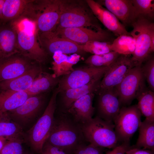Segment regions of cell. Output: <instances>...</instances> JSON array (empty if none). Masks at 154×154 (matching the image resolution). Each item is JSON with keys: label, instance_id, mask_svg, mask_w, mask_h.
<instances>
[{"label": "cell", "instance_id": "obj_1", "mask_svg": "<svg viewBox=\"0 0 154 154\" xmlns=\"http://www.w3.org/2000/svg\"><path fill=\"white\" fill-rule=\"evenodd\" d=\"M46 141L67 154H73L78 146L86 141L80 125L70 116L64 114L54 118Z\"/></svg>", "mask_w": 154, "mask_h": 154}, {"label": "cell", "instance_id": "obj_2", "mask_svg": "<svg viewBox=\"0 0 154 154\" xmlns=\"http://www.w3.org/2000/svg\"><path fill=\"white\" fill-rule=\"evenodd\" d=\"M60 16L56 29L90 27L102 29L86 0H60Z\"/></svg>", "mask_w": 154, "mask_h": 154}, {"label": "cell", "instance_id": "obj_3", "mask_svg": "<svg viewBox=\"0 0 154 154\" xmlns=\"http://www.w3.org/2000/svg\"><path fill=\"white\" fill-rule=\"evenodd\" d=\"M11 22L17 33L19 53L38 62H44L47 53L39 42L38 31L34 23L24 17Z\"/></svg>", "mask_w": 154, "mask_h": 154}, {"label": "cell", "instance_id": "obj_4", "mask_svg": "<svg viewBox=\"0 0 154 154\" xmlns=\"http://www.w3.org/2000/svg\"><path fill=\"white\" fill-rule=\"evenodd\" d=\"M23 15L34 23L38 33L54 31L60 18V0H32Z\"/></svg>", "mask_w": 154, "mask_h": 154}, {"label": "cell", "instance_id": "obj_5", "mask_svg": "<svg viewBox=\"0 0 154 154\" xmlns=\"http://www.w3.org/2000/svg\"><path fill=\"white\" fill-rule=\"evenodd\" d=\"M80 125L86 141L90 144L109 149L119 145L113 123L96 116Z\"/></svg>", "mask_w": 154, "mask_h": 154}, {"label": "cell", "instance_id": "obj_6", "mask_svg": "<svg viewBox=\"0 0 154 154\" xmlns=\"http://www.w3.org/2000/svg\"><path fill=\"white\" fill-rule=\"evenodd\" d=\"M131 26L133 29L130 33L135 40V47L131 60L135 66H141L153 52L151 42V36L154 34V23L152 21L138 17Z\"/></svg>", "mask_w": 154, "mask_h": 154}, {"label": "cell", "instance_id": "obj_7", "mask_svg": "<svg viewBox=\"0 0 154 154\" xmlns=\"http://www.w3.org/2000/svg\"><path fill=\"white\" fill-rule=\"evenodd\" d=\"M59 92L58 87L54 89L42 115L28 132V138L31 146L39 154L49 136L54 123L56 97Z\"/></svg>", "mask_w": 154, "mask_h": 154}, {"label": "cell", "instance_id": "obj_8", "mask_svg": "<svg viewBox=\"0 0 154 154\" xmlns=\"http://www.w3.org/2000/svg\"><path fill=\"white\" fill-rule=\"evenodd\" d=\"M141 66H135L129 70L115 88L121 105L130 104L146 88Z\"/></svg>", "mask_w": 154, "mask_h": 154}, {"label": "cell", "instance_id": "obj_9", "mask_svg": "<svg viewBox=\"0 0 154 154\" xmlns=\"http://www.w3.org/2000/svg\"><path fill=\"white\" fill-rule=\"evenodd\" d=\"M141 116L137 105L121 108L114 122L115 131L119 142L130 141L141 125Z\"/></svg>", "mask_w": 154, "mask_h": 154}, {"label": "cell", "instance_id": "obj_10", "mask_svg": "<svg viewBox=\"0 0 154 154\" xmlns=\"http://www.w3.org/2000/svg\"><path fill=\"white\" fill-rule=\"evenodd\" d=\"M110 66L98 67L88 65L74 69L59 79L58 87L59 93L82 86L98 77L103 76Z\"/></svg>", "mask_w": 154, "mask_h": 154}, {"label": "cell", "instance_id": "obj_11", "mask_svg": "<svg viewBox=\"0 0 154 154\" xmlns=\"http://www.w3.org/2000/svg\"><path fill=\"white\" fill-rule=\"evenodd\" d=\"M134 66L131 57L121 55L104 74L96 93L98 94L105 90L116 88Z\"/></svg>", "mask_w": 154, "mask_h": 154}, {"label": "cell", "instance_id": "obj_12", "mask_svg": "<svg viewBox=\"0 0 154 154\" xmlns=\"http://www.w3.org/2000/svg\"><path fill=\"white\" fill-rule=\"evenodd\" d=\"M38 37L41 46L47 53L53 55L55 52H59L67 54H78L84 52L82 44L60 37L55 31L38 33Z\"/></svg>", "mask_w": 154, "mask_h": 154}, {"label": "cell", "instance_id": "obj_13", "mask_svg": "<svg viewBox=\"0 0 154 154\" xmlns=\"http://www.w3.org/2000/svg\"><path fill=\"white\" fill-rule=\"evenodd\" d=\"M55 32L60 37L82 44L92 41L112 42L114 39L111 33L103 29L95 31L86 27H74L56 29Z\"/></svg>", "mask_w": 154, "mask_h": 154}, {"label": "cell", "instance_id": "obj_14", "mask_svg": "<svg viewBox=\"0 0 154 154\" xmlns=\"http://www.w3.org/2000/svg\"><path fill=\"white\" fill-rule=\"evenodd\" d=\"M32 61L19 53L0 60V82L23 74L34 64Z\"/></svg>", "mask_w": 154, "mask_h": 154}, {"label": "cell", "instance_id": "obj_15", "mask_svg": "<svg viewBox=\"0 0 154 154\" xmlns=\"http://www.w3.org/2000/svg\"><path fill=\"white\" fill-rule=\"evenodd\" d=\"M97 109L98 115L103 119L114 123L120 108L117 92L115 88L104 91L99 94Z\"/></svg>", "mask_w": 154, "mask_h": 154}, {"label": "cell", "instance_id": "obj_16", "mask_svg": "<svg viewBox=\"0 0 154 154\" xmlns=\"http://www.w3.org/2000/svg\"><path fill=\"white\" fill-rule=\"evenodd\" d=\"M94 15L114 35L118 37L122 35H130L124 26L111 12L97 1L86 0Z\"/></svg>", "mask_w": 154, "mask_h": 154}, {"label": "cell", "instance_id": "obj_17", "mask_svg": "<svg viewBox=\"0 0 154 154\" xmlns=\"http://www.w3.org/2000/svg\"><path fill=\"white\" fill-rule=\"evenodd\" d=\"M44 99L42 94L31 96L20 106L8 112L20 125L26 124L37 115L43 105Z\"/></svg>", "mask_w": 154, "mask_h": 154}, {"label": "cell", "instance_id": "obj_18", "mask_svg": "<svg viewBox=\"0 0 154 154\" xmlns=\"http://www.w3.org/2000/svg\"><path fill=\"white\" fill-rule=\"evenodd\" d=\"M97 1L105 6L125 27L131 26L137 18L131 0H102Z\"/></svg>", "mask_w": 154, "mask_h": 154}, {"label": "cell", "instance_id": "obj_19", "mask_svg": "<svg viewBox=\"0 0 154 154\" xmlns=\"http://www.w3.org/2000/svg\"><path fill=\"white\" fill-rule=\"evenodd\" d=\"M95 93L87 94L75 101L67 109L72 119L79 125L84 123L92 118L95 108L92 103Z\"/></svg>", "mask_w": 154, "mask_h": 154}, {"label": "cell", "instance_id": "obj_20", "mask_svg": "<svg viewBox=\"0 0 154 154\" xmlns=\"http://www.w3.org/2000/svg\"><path fill=\"white\" fill-rule=\"evenodd\" d=\"M42 71L40 66L34 64L29 69L20 76L0 82V88L3 90L26 91L31 87L35 78Z\"/></svg>", "mask_w": 154, "mask_h": 154}, {"label": "cell", "instance_id": "obj_21", "mask_svg": "<svg viewBox=\"0 0 154 154\" xmlns=\"http://www.w3.org/2000/svg\"><path fill=\"white\" fill-rule=\"evenodd\" d=\"M19 53L16 31L10 23L0 27V60Z\"/></svg>", "mask_w": 154, "mask_h": 154}, {"label": "cell", "instance_id": "obj_22", "mask_svg": "<svg viewBox=\"0 0 154 154\" xmlns=\"http://www.w3.org/2000/svg\"><path fill=\"white\" fill-rule=\"evenodd\" d=\"M103 76L98 77L82 86L69 89L61 92L62 101L64 107L67 110L80 98L91 93H96Z\"/></svg>", "mask_w": 154, "mask_h": 154}, {"label": "cell", "instance_id": "obj_23", "mask_svg": "<svg viewBox=\"0 0 154 154\" xmlns=\"http://www.w3.org/2000/svg\"><path fill=\"white\" fill-rule=\"evenodd\" d=\"M31 96L27 91L3 90L0 93V113L15 109Z\"/></svg>", "mask_w": 154, "mask_h": 154}, {"label": "cell", "instance_id": "obj_24", "mask_svg": "<svg viewBox=\"0 0 154 154\" xmlns=\"http://www.w3.org/2000/svg\"><path fill=\"white\" fill-rule=\"evenodd\" d=\"M80 58V55L77 54L68 56L60 52H55L53 54L52 68L53 74L58 77L69 73L74 70L73 66L79 60Z\"/></svg>", "mask_w": 154, "mask_h": 154}, {"label": "cell", "instance_id": "obj_25", "mask_svg": "<svg viewBox=\"0 0 154 154\" xmlns=\"http://www.w3.org/2000/svg\"><path fill=\"white\" fill-rule=\"evenodd\" d=\"M23 137L21 127L11 119L8 112L0 113V137L9 140L23 141Z\"/></svg>", "mask_w": 154, "mask_h": 154}, {"label": "cell", "instance_id": "obj_26", "mask_svg": "<svg viewBox=\"0 0 154 154\" xmlns=\"http://www.w3.org/2000/svg\"><path fill=\"white\" fill-rule=\"evenodd\" d=\"M59 80L53 74L42 71L26 91L32 96L41 94L51 90L58 84Z\"/></svg>", "mask_w": 154, "mask_h": 154}, {"label": "cell", "instance_id": "obj_27", "mask_svg": "<svg viewBox=\"0 0 154 154\" xmlns=\"http://www.w3.org/2000/svg\"><path fill=\"white\" fill-rule=\"evenodd\" d=\"M139 135L135 148L149 149L154 151V121L145 119L142 121L139 127Z\"/></svg>", "mask_w": 154, "mask_h": 154}, {"label": "cell", "instance_id": "obj_28", "mask_svg": "<svg viewBox=\"0 0 154 154\" xmlns=\"http://www.w3.org/2000/svg\"><path fill=\"white\" fill-rule=\"evenodd\" d=\"M32 0H5L3 10V21H11L21 17Z\"/></svg>", "mask_w": 154, "mask_h": 154}, {"label": "cell", "instance_id": "obj_29", "mask_svg": "<svg viewBox=\"0 0 154 154\" xmlns=\"http://www.w3.org/2000/svg\"><path fill=\"white\" fill-rule=\"evenodd\" d=\"M138 102L137 106L145 119L154 121V93L146 88L137 98Z\"/></svg>", "mask_w": 154, "mask_h": 154}, {"label": "cell", "instance_id": "obj_30", "mask_svg": "<svg viewBox=\"0 0 154 154\" xmlns=\"http://www.w3.org/2000/svg\"><path fill=\"white\" fill-rule=\"evenodd\" d=\"M135 47V40L130 35H122L118 36L114 39L111 44L112 51L124 55H132Z\"/></svg>", "mask_w": 154, "mask_h": 154}, {"label": "cell", "instance_id": "obj_31", "mask_svg": "<svg viewBox=\"0 0 154 154\" xmlns=\"http://www.w3.org/2000/svg\"><path fill=\"white\" fill-rule=\"evenodd\" d=\"M121 55L114 51L89 57L84 62L87 65L95 67L108 66L114 63Z\"/></svg>", "mask_w": 154, "mask_h": 154}, {"label": "cell", "instance_id": "obj_32", "mask_svg": "<svg viewBox=\"0 0 154 154\" xmlns=\"http://www.w3.org/2000/svg\"><path fill=\"white\" fill-rule=\"evenodd\" d=\"M137 18L142 17L152 21L154 17L153 0H131Z\"/></svg>", "mask_w": 154, "mask_h": 154}, {"label": "cell", "instance_id": "obj_33", "mask_svg": "<svg viewBox=\"0 0 154 154\" xmlns=\"http://www.w3.org/2000/svg\"><path fill=\"white\" fill-rule=\"evenodd\" d=\"M112 42L92 41L82 44L84 52L93 54L99 55L108 53L112 51Z\"/></svg>", "mask_w": 154, "mask_h": 154}, {"label": "cell", "instance_id": "obj_34", "mask_svg": "<svg viewBox=\"0 0 154 154\" xmlns=\"http://www.w3.org/2000/svg\"><path fill=\"white\" fill-rule=\"evenodd\" d=\"M143 75L151 90H154V59L149 58L145 64L141 66Z\"/></svg>", "mask_w": 154, "mask_h": 154}, {"label": "cell", "instance_id": "obj_35", "mask_svg": "<svg viewBox=\"0 0 154 154\" xmlns=\"http://www.w3.org/2000/svg\"><path fill=\"white\" fill-rule=\"evenodd\" d=\"M22 141L8 140L0 150V154H23Z\"/></svg>", "mask_w": 154, "mask_h": 154}, {"label": "cell", "instance_id": "obj_36", "mask_svg": "<svg viewBox=\"0 0 154 154\" xmlns=\"http://www.w3.org/2000/svg\"><path fill=\"white\" fill-rule=\"evenodd\" d=\"M104 148L94 146L90 144L87 145L85 143L78 146L73 154H103Z\"/></svg>", "mask_w": 154, "mask_h": 154}, {"label": "cell", "instance_id": "obj_37", "mask_svg": "<svg viewBox=\"0 0 154 154\" xmlns=\"http://www.w3.org/2000/svg\"><path fill=\"white\" fill-rule=\"evenodd\" d=\"M40 154H67L58 148L46 141Z\"/></svg>", "mask_w": 154, "mask_h": 154}, {"label": "cell", "instance_id": "obj_38", "mask_svg": "<svg viewBox=\"0 0 154 154\" xmlns=\"http://www.w3.org/2000/svg\"><path fill=\"white\" fill-rule=\"evenodd\" d=\"M131 147L130 141L123 142L111 151L103 154H125L126 151Z\"/></svg>", "mask_w": 154, "mask_h": 154}, {"label": "cell", "instance_id": "obj_39", "mask_svg": "<svg viewBox=\"0 0 154 154\" xmlns=\"http://www.w3.org/2000/svg\"><path fill=\"white\" fill-rule=\"evenodd\" d=\"M125 154H154V151L150 150L141 149L131 146Z\"/></svg>", "mask_w": 154, "mask_h": 154}, {"label": "cell", "instance_id": "obj_40", "mask_svg": "<svg viewBox=\"0 0 154 154\" xmlns=\"http://www.w3.org/2000/svg\"><path fill=\"white\" fill-rule=\"evenodd\" d=\"M5 0H0V21H3V10Z\"/></svg>", "mask_w": 154, "mask_h": 154}, {"label": "cell", "instance_id": "obj_41", "mask_svg": "<svg viewBox=\"0 0 154 154\" xmlns=\"http://www.w3.org/2000/svg\"><path fill=\"white\" fill-rule=\"evenodd\" d=\"M8 140L6 138L0 137V150L2 148Z\"/></svg>", "mask_w": 154, "mask_h": 154}]
</instances>
